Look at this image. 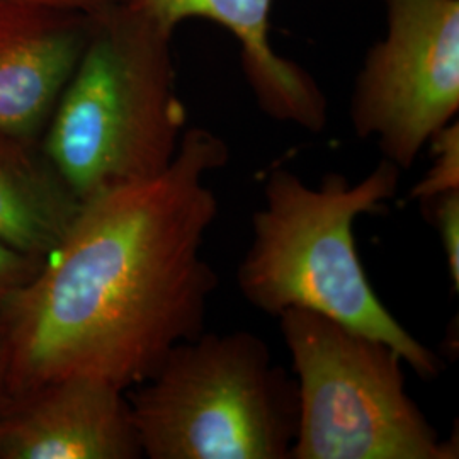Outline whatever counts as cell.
Returning a JSON list of instances; mask_svg holds the SVG:
<instances>
[{
  "label": "cell",
  "mask_w": 459,
  "mask_h": 459,
  "mask_svg": "<svg viewBox=\"0 0 459 459\" xmlns=\"http://www.w3.org/2000/svg\"><path fill=\"white\" fill-rule=\"evenodd\" d=\"M43 259L21 254L0 242V298L22 286L39 271Z\"/></svg>",
  "instance_id": "obj_13"
},
{
  "label": "cell",
  "mask_w": 459,
  "mask_h": 459,
  "mask_svg": "<svg viewBox=\"0 0 459 459\" xmlns=\"http://www.w3.org/2000/svg\"><path fill=\"white\" fill-rule=\"evenodd\" d=\"M21 5H30L36 9H45L64 14L94 17L119 5L130 4V0H5Z\"/></svg>",
  "instance_id": "obj_14"
},
{
  "label": "cell",
  "mask_w": 459,
  "mask_h": 459,
  "mask_svg": "<svg viewBox=\"0 0 459 459\" xmlns=\"http://www.w3.org/2000/svg\"><path fill=\"white\" fill-rule=\"evenodd\" d=\"M174 30L132 7L91 17L41 148L82 201L167 170L186 133Z\"/></svg>",
  "instance_id": "obj_3"
},
{
  "label": "cell",
  "mask_w": 459,
  "mask_h": 459,
  "mask_svg": "<svg viewBox=\"0 0 459 459\" xmlns=\"http://www.w3.org/2000/svg\"><path fill=\"white\" fill-rule=\"evenodd\" d=\"M89 26L91 17L0 0V130L41 140Z\"/></svg>",
  "instance_id": "obj_8"
},
{
  "label": "cell",
  "mask_w": 459,
  "mask_h": 459,
  "mask_svg": "<svg viewBox=\"0 0 459 459\" xmlns=\"http://www.w3.org/2000/svg\"><path fill=\"white\" fill-rule=\"evenodd\" d=\"M150 459H290L298 429L295 377L259 335L237 330L176 345L126 392Z\"/></svg>",
  "instance_id": "obj_4"
},
{
  "label": "cell",
  "mask_w": 459,
  "mask_h": 459,
  "mask_svg": "<svg viewBox=\"0 0 459 459\" xmlns=\"http://www.w3.org/2000/svg\"><path fill=\"white\" fill-rule=\"evenodd\" d=\"M4 400H5V354L0 341V411L4 407Z\"/></svg>",
  "instance_id": "obj_15"
},
{
  "label": "cell",
  "mask_w": 459,
  "mask_h": 459,
  "mask_svg": "<svg viewBox=\"0 0 459 459\" xmlns=\"http://www.w3.org/2000/svg\"><path fill=\"white\" fill-rule=\"evenodd\" d=\"M130 5L167 28L204 17L240 41L247 81L265 115L318 133L327 123V99L299 65L279 56L269 39L273 0H130Z\"/></svg>",
  "instance_id": "obj_9"
},
{
  "label": "cell",
  "mask_w": 459,
  "mask_h": 459,
  "mask_svg": "<svg viewBox=\"0 0 459 459\" xmlns=\"http://www.w3.org/2000/svg\"><path fill=\"white\" fill-rule=\"evenodd\" d=\"M229 157L221 136L187 128L162 174L82 201L39 271L0 298L5 396L66 377L128 392L206 330L218 278L203 246L220 210L206 178Z\"/></svg>",
  "instance_id": "obj_1"
},
{
  "label": "cell",
  "mask_w": 459,
  "mask_h": 459,
  "mask_svg": "<svg viewBox=\"0 0 459 459\" xmlns=\"http://www.w3.org/2000/svg\"><path fill=\"white\" fill-rule=\"evenodd\" d=\"M298 390L290 459H456L405 383L400 352L325 315L278 316Z\"/></svg>",
  "instance_id": "obj_5"
},
{
  "label": "cell",
  "mask_w": 459,
  "mask_h": 459,
  "mask_svg": "<svg viewBox=\"0 0 459 459\" xmlns=\"http://www.w3.org/2000/svg\"><path fill=\"white\" fill-rule=\"evenodd\" d=\"M386 38L356 79L351 119L407 170L459 111V0H385Z\"/></svg>",
  "instance_id": "obj_6"
},
{
  "label": "cell",
  "mask_w": 459,
  "mask_h": 459,
  "mask_svg": "<svg viewBox=\"0 0 459 459\" xmlns=\"http://www.w3.org/2000/svg\"><path fill=\"white\" fill-rule=\"evenodd\" d=\"M143 458L128 394L91 377L5 396L0 459Z\"/></svg>",
  "instance_id": "obj_7"
},
{
  "label": "cell",
  "mask_w": 459,
  "mask_h": 459,
  "mask_svg": "<svg viewBox=\"0 0 459 459\" xmlns=\"http://www.w3.org/2000/svg\"><path fill=\"white\" fill-rule=\"evenodd\" d=\"M402 170L381 160L351 184L327 174L312 187L295 172L274 169L252 216V238L237 269L247 303L278 318L291 308L325 315L394 347L407 366L434 379L441 358L415 339L379 299L362 267L354 223L394 199Z\"/></svg>",
  "instance_id": "obj_2"
},
{
  "label": "cell",
  "mask_w": 459,
  "mask_h": 459,
  "mask_svg": "<svg viewBox=\"0 0 459 459\" xmlns=\"http://www.w3.org/2000/svg\"><path fill=\"white\" fill-rule=\"evenodd\" d=\"M422 208L427 210V218L434 225L441 238L444 257L447 264V274L451 290L459 291V191L437 196Z\"/></svg>",
  "instance_id": "obj_12"
},
{
  "label": "cell",
  "mask_w": 459,
  "mask_h": 459,
  "mask_svg": "<svg viewBox=\"0 0 459 459\" xmlns=\"http://www.w3.org/2000/svg\"><path fill=\"white\" fill-rule=\"evenodd\" d=\"M432 150V165L426 176L415 184L409 199L426 204L451 191H459V125L451 121L436 133L429 143Z\"/></svg>",
  "instance_id": "obj_11"
},
{
  "label": "cell",
  "mask_w": 459,
  "mask_h": 459,
  "mask_svg": "<svg viewBox=\"0 0 459 459\" xmlns=\"http://www.w3.org/2000/svg\"><path fill=\"white\" fill-rule=\"evenodd\" d=\"M81 206L41 140L0 130L2 244L45 261L64 242Z\"/></svg>",
  "instance_id": "obj_10"
}]
</instances>
